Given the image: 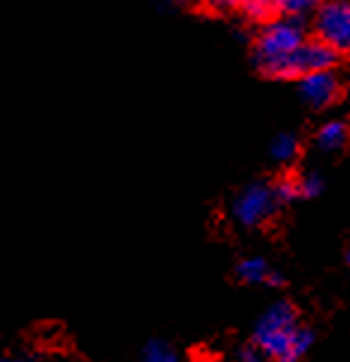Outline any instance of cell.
I'll return each instance as SVG.
<instances>
[{
	"label": "cell",
	"mask_w": 350,
	"mask_h": 362,
	"mask_svg": "<svg viewBox=\"0 0 350 362\" xmlns=\"http://www.w3.org/2000/svg\"><path fill=\"white\" fill-rule=\"evenodd\" d=\"M252 339L264 358L276 362H298L310 351L315 336L308 327L301 325L291 303L276 300L260 315Z\"/></svg>",
	"instance_id": "cell-1"
},
{
	"label": "cell",
	"mask_w": 350,
	"mask_h": 362,
	"mask_svg": "<svg viewBox=\"0 0 350 362\" xmlns=\"http://www.w3.org/2000/svg\"><path fill=\"white\" fill-rule=\"evenodd\" d=\"M308 41V31L303 19L274 17L260 24L250 43V62L264 79L286 81L288 62Z\"/></svg>",
	"instance_id": "cell-2"
},
{
	"label": "cell",
	"mask_w": 350,
	"mask_h": 362,
	"mask_svg": "<svg viewBox=\"0 0 350 362\" xmlns=\"http://www.w3.org/2000/svg\"><path fill=\"white\" fill-rule=\"evenodd\" d=\"M279 208H281V203L274 193V184L252 181L233 196L231 219L243 229H260L276 215Z\"/></svg>",
	"instance_id": "cell-3"
},
{
	"label": "cell",
	"mask_w": 350,
	"mask_h": 362,
	"mask_svg": "<svg viewBox=\"0 0 350 362\" xmlns=\"http://www.w3.org/2000/svg\"><path fill=\"white\" fill-rule=\"evenodd\" d=\"M313 36L336 55H350V0H322L313 12Z\"/></svg>",
	"instance_id": "cell-4"
},
{
	"label": "cell",
	"mask_w": 350,
	"mask_h": 362,
	"mask_svg": "<svg viewBox=\"0 0 350 362\" xmlns=\"http://www.w3.org/2000/svg\"><path fill=\"white\" fill-rule=\"evenodd\" d=\"M298 86V95L305 103L310 110H327L339 103L341 90H343V81L341 76L336 74V69H320V72L305 74L303 79L296 81Z\"/></svg>",
	"instance_id": "cell-5"
},
{
	"label": "cell",
	"mask_w": 350,
	"mask_h": 362,
	"mask_svg": "<svg viewBox=\"0 0 350 362\" xmlns=\"http://www.w3.org/2000/svg\"><path fill=\"white\" fill-rule=\"evenodd\" d=\"M236 276L250 286H281V274L260 255H248L236 264Z\"/></svg>",
	"instance_id": "cell-6"
},
{
	"label": "cell",
	"mask_w": 350,
	"mask_h": 362,
	"mask_svg": "<svg viewBox=\"0 0 350 362\" xmlns=\"http://www.w3.org/2000/svg\"><path fill=\"white\" fill-rule=\"evenodd\" d=\"M350 144V122L343 117L327 119L313 136V146L324 155L341 153Z\"/></svg>",
	"instance_id": "cell-7"
},
{
	"label": "cell",
	"mask_w": 350,
	"mask_h": 362,
	"mask_svg": "<svg viewBox=\"0 0 350 362\" xmlns=\"http://www.w3.org/2000/svg\"><path fill=\"white\" fill-rule=\"evenodd\" d=\"M301 155V139L293 132H279L269 141V158L274 163H293Z\"/></svg>",
	"instance_id": "cell-8"
},
{
	"label": "cell",
	"mask_w": 350,
	"mask_h": 362,
	"mask_svg": "<svg viewBox=\"0 0 350 362\" xmlns=\"http://www.w3.org/2000/svg\"><path fill=\"white\" fill-rule=\"evenodd\" d=\"M322 0H269L272 15L274 17H293V19H305L320 8Z\"/></svg>",
	"instance_id": "cell-9"
},
{
	"label": "cell",
	"mask_w": 350,
	"mask_h": 362,
	"mask_svg": "<svg viewBox=\"0 0 350 362\" xmlns=\"http://www.w3.org/2000/svg\"><path fill=\"white\" fill-rule=\"evenodd\" d=\"M296 179H298V191H301V200L303 198H317L324 191V177L315 170L296 174Z\"/></svg>",
	"instance_id": "cell-10"
},
{
	"label": "cell",
	"mask_w": 350,
	"mask_h": 362,
	"mask_svg": "<svg viewBox=\"0 0 350 362\" xmlns=\"http://www.w3.org/2000/svg\"><path fill=\"white\" fill-rule=\"evenodd\" d=\"M274 193L281 205H288L293 200H301V191H298V179L296 174H286V177L274 181Z\"/></svg>",
	"instance_id": "cell-11"
},
{
	"label": "cell",
	"mask_w": 350,
	"mask_h": 362,
	"mask_svg": "<svg viewBox=\"0 0 350 362\" xmlns=\"http://www.w3.org/2000/svg\"><path fill=\"white\" fill-rule=\"evenodd\" d=\"M144 362H179V355L165 341H153V344L146 346Z\"/></svg>",
	"instance_id": "cell-12"
},
{
	"label": "cell",
	"mask_w": 350,
	"mask_h": 362,
	"mask_svg": "<svg viewBox=\"0 0 350 362\" xmlns=\"http://www.w3.org/2000/svg\"><path fill=\"white\" fill-rule=\"evenodd\" d=\"M210 12H217V15H236V5L238 0H200Z\"/></svg>",
	"instance_id": "cell-13"
},
{
	"label": "cell",
	"mask_w": 350,
	"mask_h": 362,
	"mask_svg": "<svg viewBox=\"0 0 350 362\" xmlns=\"http://www.w3.org/2000/svg\"><path fill=\"white\" fill-rule=\"evenodd\" d=\"M0 362H27V360H17V358H0Z\"/></svg>",
	"instance_id": "cell-14"
},
{
	"label": "cell",
	"mask_w": 350,
	"mask_h": 362,
	"mask_svg": "<svg viewBox=\"0 0 350 362\" xmlns=\"http://www.w3.org/2000/svg\"><path fill=\"white\" fill-rule=\"evenodd\" d=\"M196 362H217V360H207V358H205V360H196Z\"/></svg>",
	"instance_id": "cell-15"
},
{
	"label": "cell",
	"mask_w": 350,
	"mask_h": 362,
	"mask_svg": "<svg viewBox=\"0 0 350 362\" xmlns=\"http://www.w3.org/2000/svg\"><path fill=\"white\" fill-rule=\"evenodd\" d=\"M172 3H186V0H172Z\"/></svg>",
	"instance_id": "cell-16"
},
{
	"label": "cell",
	"mask_w": 350,
	"mask_h": 362,
	"mask_svg": "<svg viewBox=\"0 0 350 362\" xmlns=\"http://www.w3.org/2000/svg\"><path fill=\"white\" fill-rule=\"evenodd\" d=\"M348 264H350V250H348Z\"/></svg>",
	"instance_id": "cell-17"
}]
</instances>
